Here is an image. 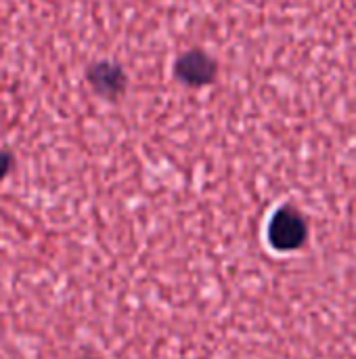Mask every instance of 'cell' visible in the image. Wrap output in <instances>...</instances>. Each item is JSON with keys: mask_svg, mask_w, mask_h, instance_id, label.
Returning <instances> with one entry per match:
<instances>
[{"mask_svg": "<svg viewBox=\"0 0 356 359\" xmlns=\"http://www.w3.org/2000/svg\"><path fill=\"white\" fill-rule=\"evenodd\" d=\"M13 166H15V156L10 151L0 149V181L4 177H8V172L13 170Z\"/></svg>", "mask_w": 356, "mask_h": 359, "instance_id": "277c9868", "label": "cell"}, {"mask_svg": "<svg viewBox=\"0 0 356 359\" xmlns=\"http://www.w3.org/2000/svg\"><path fill=\"white\" fill-rule=\"evenodd\" d=\"M174 76L191 86V88H204L212 84L218 76V63L214 57H210L201 48H191L183 53L174 63Z\"/></svg>", "mask_w": 356, "mask_h": 359, "instance_id": "3957f363", "label": "cell"}, {"mask_svg": "<svg viewBox=\"0 0 356 359\" xmlns=\"http://www.w3.org/2000/svg\"><path fill=\"white\" fill-rule=\"evenodd\" d=\"M88 359H92V358H88Z\"/></svg>", "mask_w": 356, "mask_h": 359, "instance_id": "5b68a950", "label": "cell"}, {"mask_svg": "<svg viewBox=\"0 0 356 359\" xmlns=\"http://www.w3.org/2000/svg\"><path fill=\"white\" fill-rule=\"evenodd\" d=\"M86 82L105 101H118L128 90V74L118 61H94L86 67Z\"/></svg>", "mask_w": 356, "mask_h": 359, "instance_id": "7a4b0ae2", "label": "cell"}, {"mask_svg": "<svg viewBox=\"0 0 356 359\" xmlns=\"http://www.w3.org/2000/svg\"><path fill=\"white\" fill-rule=\"evenodd\" d=\"M308 221L296 206H281L269 223V242L275 250L292 252L306 244Z\"/></svg>", "mask_w": 356, "mask_h": 359, "instance_id": "6da1fadb", "label": "cell"}]
</instances>
